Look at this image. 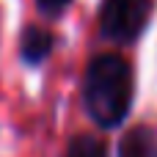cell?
<instances>
[{
    "label": "cell",
    "mask_w": 157,
    "mask_h": 157,
    "mask_svg": "<svg viewBox=\"0 0 157 157\" xmlns=\"http://www.w3.org/2000/svg\"><path fill=\"white\" fill-rule=\"evenodd\" d=\"M132 99H135L132 66L116 52L94 55L83 77V105L91 121L99 124L102 130H116L130 116Z\"/></svg>",
    "instance_id": "obj_1"
},
{
    "label": "cell",
    "mask_w": 157,
    "mask_h": 157,
    "mask_svg": "<svg viewBox=\"0 0 157 157\" xmlns=\"http://www.w3.org/2000/svg\"><path fill=\"white\" fill-rule=\"evenodd\" d=\"M119 157H157V130L149 124L127 130L119 141Z\"/></svg>",
    "instance_id": "obj_4"
},
{
    "label": "cell",
    "mask_w": 157,
    "mask_h": 157,
    "mask_svg": "<svg viewBox=\"0 0 157 157\" xmlns=\"http://www.w3.org/2000/svg\"><path fill=\"white\" fill-rule=\"evenodd\" d=\"M69 3H72V0H36L39 11L47 14V17H58V14H63V11L69 8Z\"/></svg>",
    "instance_id": "obj_6"
},
{
    "label": "cell",
    "mask_w": 157,
    "mask_h": 157,
    "mask_svg": "<svg viewBox=\"0 0 157 157\" xmlns=\"http://www.w3.org/2000/svg\"><path fill=\"white\" fill-rule=\"evenodd\" d=\"M155 14V0H102L99 33L113 44H135Z\"/></svg>",
    "instance_id": "obj_2"
},
{
    "label": "cell",
    "mask_w": 157,
    "mask_h": 157,
    "mask_svg": "<svg viewBox=\"0 0 157 157\" xmlns=\"http://www.w3.org/2000/svg\"><path fill=\"white\" fill-rule=\"evenodd\" d=\"M55 47V36L47 30V28H39V25H28L19 36V58L22 63L28 66H39Z\"/></svg>",
    "instance_id": "obj_3"
},
{
    "label": "cell",
    "mask_w": 157,
    "mask_h": 157,
    "mask_svg": "<svg viewBox=\"0 0 157 157\" xmlns=\"http://www.w3.org/2000/svg\"><path fill=\"white\" fill-rule=\"evenodd\" d=\"M63 157H108V146L97 135H75L66 144Z\"/></svg>",
    "instance_id": "obj_5"
}]
</instances>
